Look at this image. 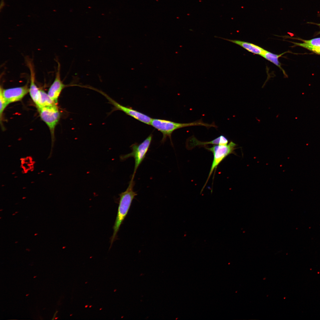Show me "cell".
I'll use <instances>...</instances> for the list:
<instances>
[{
	"label": "cell",
	"mask_w": 320,
	"mask_h": 320,
	"mask_svg": "<svg viewBox=\"0 0 320 320\" xmlns=\"http://www.w3.org/2000/svg\"><path fill=\"white\" fill-rule=\"evenodd\" d=\"M135 184L134 180L131 179L126 190L119 195V200L118 211L113 227V233L111 238L110 249L116 239L120 227L128 212L133 200L137 195L136 192L133 190Z\"/></svg>",
	"instance_id": "1"
},
{
	"label": "cell",
	"mask_w": 320,
	"mask_h": 320,
	"mask_svg": "<svg viewBox=\"0 0 320 320\" xmlns=\"http://www.w3.org/2000/svg\"><path fill=\"white\" fill-rule=\"evenodd\" d=\"M150 125L162 134L161 143H164L168 137L172 143V133L174 131L180 128L196 126H202L207 127H217L214 123L209 124L205 123L201 120L188 123H179L165 119H152Z\"/></svg>",
	"instance_id": "2"
},
{
	"label": "cell",
	"mask_w": 320,
	"mask_h": 320,
	"mask_svg": "<svg viewBox=\"0 0 320 320\" xmlns=\"http://www.w3.org/2000/svg\"><path fill=\"white\" fill-rule=\"evenodd\" d=\"M236 146L237 144L233 141H231L226 144L214 145L210 148L205 147L206 149L212 153L213 158L208 177L201 189V192L206 186L213 172L215 170L219 164L230 154H236L234 151L237 148Z\"/></svg>",
	"instance_id": "3"
},
{
	"label": "cell",
	"mask_w": 320,
	"mask_h": 320,
	"mask_svg": "<svg viewBox=\"0 0 320 320\" xmlns=\"http://www.w3.org/2000/svg\"><path fill=\"white\" fill-rule=\"evenodd\" d=\"M152 138L153 135L151 134L140 143H135L132 144L130 146L132 152L120 156V159L122 161L131 157H132L134 159V168L131 179H134L138 167L145 158L149 148Z\"/></svg>",
	"instance_id": "4"
},
{
	"label": "cell",
	"mask_w": 320,
	"mask_h": 320,
	"mask_svg": "<svg viewBox=\"0 0 320 320\" xmlns=\"http://www.w3.org/2000/svg\"><path fill=\"white\" fill-rule=\"evenodd\" d=\"M41 119L49 127L52 135V143L55 127L58 123L60 114L56 104L38 108Z\"/></svg>",
	"instance_id": "5"
},
{
	"label": "cell",
	"mask_w": 320,
	"mask_h": 320,
	"mask_svg": "<svg viewBox=\"0 0 320 320\" xmlns=\"http://www.w3.org/2000/svg\"><path fill=\"white\" fill-rule=\"evenodd\" d=\"M95 91L103 95L108 100L109 103L112 105L114 108L112 111L120 110L124 112L126 114L133 117L137 120L147 124L150 125L152 118L149 116L134 110L131 108L123 106L113 99L101 91L97 89Z\"/></svg>",
	"instance_id": "6"
},
{
	"label": "cell",
	"mask_w": 320,
	"mask_h": 320,
	"mask_svg": "<svg viewBox=\"0 0 320 320\" xmlns=\"http://www.w3.org/2000/svg\"><path fill=\"white\" fill-rule=\"evenodd\" d=\"M29 88L27 85L24 86L3 89L1 87L0 89L5 100L9 103L19 101L29 92Z\"/></svg>",
	"instance_id": "7"
},
{
	"label": "cell",
	"mask_w": 320,
	"mask_h": 320,
	"mask_svg": "<svg viewBox=\"0 0 320 320\" xmlns=\"http://www.w3.org/2000/svg\"><path fill=\"white\" fill-rule=\"evenodd\" d=\"M58 65L56 73L55 80L50 87L47 94L50 98L55 103H57L58 98L63 89L65 87L69 86L64 84L61 80L60 65V63L57 61Z\"/></svg>",
	"instance_id": "8"
},
{
	"label": "cell",
	"mask_w": 320,
	"mask_h": 320,
	"mask_svg": "<svg viewBox=\"0 0 320 320\" xmlns=\"http://www.w3.org/2000/svg\"><path fill=\"white\" fill-rule=\"evenodd\" d=\"M228 141V139L223 135H220L214 139L207 142H202L193 136H191L187 140L186 146L187 149L191 150L196 146H204L209 144L225 145L227 144Z\"/></svg>",
	"instance_id": "9"
},
{
	"label": "cell",
	"mask_w": 320,
	"mask_h": 320,
	"mask_svg": "<svg viewBox=\"0 0 320 320\" xmlns=\"http://www.w3.org/2000/svg\"><path fill=\"white\" fill-rule=\"evenodd\" d=\"M27 64L31 73V84L29 92L31 98L36 105L39 97L40 89L35 84V73L33 64L29 60L27 61Z\"/></svg>",
	"instance_id": "10"
},
{
	"label": "cell",
	"mask_w": 320,
	"mask_h": 320,
	"mask_svg": "<svg viewBox=\"0 0 320 320\" xmlns=\"http://www.w3.org/2000/svg\"><path fill=\"white\" fill-rule=\"evenodd\" d=\"M215 37L223 39L239 45L246 49L249 52L255 54L260 56L264 52L265 50L261 47L254 44L237 40H231L220 37Z\"/></svg>",
	"instance_id": "11"
},
{
	"label": "cell",
	"mask_w": 320,
	"mask_h": 320,
	"mask_svg": "<svg viewBox=\"0 0 320 320\" xmlns=\"http://www.w3.org/2000/svg\"><path fill=\"white\" fill-rule=\"evenodd\" d=\"M286 53V52H284L281 54L277 55L265 50L261 56L279 67L282 71L284 74L285 75V72L281 67V64L279 61V58Z\"/></svg>",
	"instance_id": "12"
},
{
	"label": "cell",
	"mask_w": 320,
	"mask_h": 320,
	"mask_svg": "<svg viewBox=\"0 0 320 320\" xmlns=\"http://www.w3.org/2000/svg\"><path fill=\"white\" fill-rule=\"evenodd\" d=\"M56 104L44 91L40 89L39 97L36 105L37 108L53 105Z\"/></svg>",
	"instance_id": "13"
},
{
	"label": "cell",
	"mask_w": 320,
	"mask_h": 320,
	"mask_svg": "<svg viewBox=\"0 0 320 320\" xmlns=\"http://www.w3.org/2000/svg\"><path fill=\"white\" fill-rule=\"evenodd\" d=\"M295 45L302 47L313 52L320 55V47H316L308 45L304 43H299L291 42Z\"/></svg>",
	"instance_id": "14"
},
{
	"label": "cell",
	"mask_w": 320,
	"mask_h": 320,
	"mask_svg": "<svg viewBox=\"0 0 320 320\" xmlns=\"http://www.w3.org/2000/svg\"><path fill=\"white\" fill-rule=\"evenodd\" d=\"M298 39L300 40L303 43L308 45L316 47H320V37L315 38L310 40H304L300 38Z\"/></svg>",
	"instance_id": "15"
},
{
	"label": "cell",
	"mask_w": 320,
	"mask_h": 320,
	"mask_svg": "<svg viewBox=\"0 0 320 320\" xmlns=\"http://www.w3.org/2000/svg\"><path fill=\"white\" fill-rule=\"evenodd\" d=\"M0 115L1 119L4 111L8 104L3 97L1 90H0Z\"/></svg>",
	"instance_id": "16"
},
{
	"label": "cell",
	"mask_w": 320,
	"mask_h": 320,
	"mask_svg": "<svg viewBox=\"0 0 320 320\" xmlns=\"http://www.w3.org/2000/svg\"><path fill=\"white\" fill-rule=\"evenodd\" d=\"M3 5H4V2H3V0H1V5H0V8H1V7H3Z\"/></svg>",
	"instance_id": "17"
},
{
	"label": "cell",
	"mask_w": 320,
	"mask_h": 320,
	"mask_svg": "<svg viewBox=\"0 0 320 320\" xmlns=\"http://www.w3.org/2000/svg\"><path fill=\"white\" fill-rule=\"evenodd\" d=\"M318 25H319V27H320V24H318ZM319 33L320 34V31H319Z\"/></svg>",
	"instance_id": "18"
},
{
	"label": "cell",
	"mask_w": 320,
	"mask_h": 320,
	"mask_svg": "<svg viewBox=\"0 0 320 320\" xmlns=\"http://www.w3.org/2000/svg\"><path fill=\"white\" fill-rule=\"evenodd\" d=\"M37 234H37H37H35L34 235L35 236V235H37Z\"/></svg>",
	"instance_id": "19"
},
{
	"label": "cell",
	"mask_w": 320,
	"mask_h": 320,
	"mask_svg": "<svg viewBox=\"0 0 320 320\" xmlns=\"http://www.w3.org/2000/svg\"><path fill=\"white\" fill-rule=\"evenodd\" d=\"M17 212H15V213H17Z\"/></svg>",
	"instance_id": "20"
},
{
	"label": "cell",
	"mask_w": 320,
	"mask_h": 320,
	"mask_svg": "<svg viewBox=\"0 0 320 320\" xmlns=\"http://www.w3.org/2000/svg\"><path fill=\"white\" fill-rule=\"evenodd\" d=\"M15 215V214H12V215Z\"/></svg>",
	"instance_id": "21"
}]
</instances>
